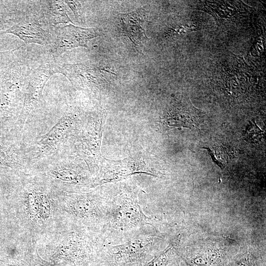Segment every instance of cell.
Here are the masks:
<instances>
[{"label": "cell", "instance_id": "obj_1", "mask_svg": "<svg viewBox=\"0 0 266 266\" xmlns=\"http://www.w3.org/2000/svg\"><path fill=\"white\" fill-rule=\"evenodd\" d=\"M148 226L155 228L152 219L142 211L134 193L123 191L107 197L106 223L101 234L104 242H122Z\"/></svg>", "mask_w": 266, "mask_h": 266}, {"label": "cell", "instance_id": "obj_2", "mask_svg": "<svg viewBox=\"0 0 266 266\" xmlns=\"http://www.w3.org/2000/svg\"><path fill=\"white\" fill-rule=\"evenodd\" d=\"M162 239L161 236L148 232L145 228L121 244L103 242L96 264L100 266H145L155 256L156 247Z\"/></svg>", "mask_w": 266, "mask_h": 266}, {"label": "cell", "instance_id": "obj_3", "mask_svg": "<svg viewBox=\"0 0 266 266\" xmlns=\"http://www.w3.org/2000/svg\"><path fill=\"white\" fill-rule=\"evenodd\" d=\"M107 197L93 193L65 195L57 201L69 225L101 235L106 219Z\"/></svg>", "mask_w": 266, "mask_h": 266}, {"label": "cell", "instance_id": "obj_4", "mask_svg": "<svg viewBox=\"0 0 266 266\" xmlns=\"http://www.w3.org/2000/svg\"><path fill=\"white\" fill-rule=\"evenodd\" d=\"M22 220L30 228L41 231L53 224L59 212L57 202L36 191L26 194L21 203Z\"/></svg>", "mask_w": 266, "mask_h": 266}, {"label": "cell", "instance_id": "obj_5", "mask_svg": "<svg viewBox=\"0 0 266 266\" xmlns=\"http://www.w3.org/2000/svg\"><path fill=\"white\" fill-rule=\"evenodd\" d=\"M98 36L95 29L84 28L71 24L57 28L50 44L54 55L59 56L72 48L87 47L88 42Z\"/></svg>", "mask_w": 266, "mask_h": 266}, {"label": "cell", "instance_id": "obj_6", "mask_svg": "<svg viewBox=\"0 0 266 266\" xmlns=\"http://www.w3.org/2000/svg\"><path fill=\"white\" fill-rule=\"evenodd\" d=\"M59 73L65 75L72 85L81 87L98 85L105 80L107 72L104 68L86 64L65 63L59 66Z\"/></svg>", "mask_w": 266, "mask_h": 266}, {"label": "cell", "instance_id": "obj_7", "mask_svg": "<svg viewBox=\"0 0 266 266\" xmlns=\"http://www.w3.org/2000/svg\"><path fill=\"white\" fill-rule=\"evenodd\" d=\"M5 33L18 36L25 44L35 43L44 46L50 44L52 40L50 33L36 21L19 23L8 29Z\"/></svg>", "mask_w": 266, "mask_h": 266}, {"label": "cell", "instance_id": "obj_8", "mask_svg": "<svg viewBox=\"0 0 266 266\" xmlns=\"http://www.w3.org/2000/svg\"><path fill=\"white\" fill-rule=\"evenodd\" d=\"M58 67V66L46 64L33 70L30 75L24 110L30 107L31 104L39 99L48 80L54 74L59 72Z\"/></svg>", "mask_w": 266, "mask_h": 266}, {"label": "cell", "instance_id": "obj_9", "mask_svg": "<svg viewBox=\"0 0 266 266\" xmlns=\"http://www.w3.org/2000/svg\"><path fill=\"white\" fill-rule=\"evenodd\" d=\"M48 13L49 21L53 25L71 22L66 6L62 0L49 1Z\"/></svg>", "mask_w": 266, "mask_h": 266}, {"label": "cell", "instance_id": "obj_10", "mask_svg": "<svg viewBox=\"0 0 266 266\" xmlns=\"http://www.w3.org/2000/svg\"><path fill=\"white\" fill-rule=\"evenodd\" d=\"M8 264L10 266H55L52 263L42 259L38 254L23 259L8 260Z\"/></svg>", "mask_w": 266, "mask_h": 266}, {"label": "cell", "instance_id": "obj_11", "mask_svg": "<svg viewBox=\"0 0 266 266\" xmlns=\"http://www.w3.org/2000/svg\"><path fill=\"white\" fill-rule=\"evenodd\" d=\"M174 249L171 244H169L162 252L159 253L149 261L145 266H167L172 258Z\"/></svg>", "mask_w": 266, "mask_h": 266}, {"label": "cell", "instance_id": "obj_12", "mask_svg": "<svg viewBox=\"0 0 266 266\" xmlns=\"http://www.w3.org/2000/svg\"><path fill=\"white\" fill-rule=\"evenodd\" d=\"M254 259L249 253L242 254L235 258L233 266H254Z\"/></svg>", "mask_w": 266, "mask_h": 266}, {"label": "cell", "instance_id": "obj_13", "mask_svg": "<svg viewBox=\"0 0 266 266\" xmlns=\"http://www.w3.org/2000/svg\"><path fill=\"white\" fill-rule=\"evenodd\" d=\"M70 9L72 10L73 13L75 15L77 14L78 10L80 7V4L78 1L76 0H64Z\"/></svg>", "mask_w": 266, "mask_h": 266}]
</instances>
